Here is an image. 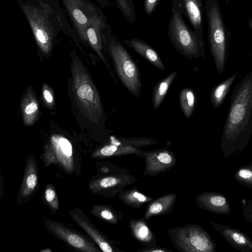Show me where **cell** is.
Returning <instances> with one entry per match:
<instances>
[{
    "mask_svg": "<svg viewBox=\"0 0 252 252\" xmlns=\"http://www.w3.org/2000/svg\"><path fill=\"white\" fill-rule=\"evenodd\" d=\"M252 134V71L235 86L224 124L220 142L223 156L228 158L244 150Z\"/></svg>",
    "mask_w": 252,
    "mask_h": 252,
    "instance_id": "6da1fadb",
    "label": "cell"
},
{
    "mask_svg": "<svg viewBox=\"0 0 252 252\" xmlns=\"http://www.w3.org/2000/svg\"><path fill=\"white\" fill-rule=\"evenodd\" d=\"M204 10L208 26V40L216 70L223 73L228 55L230 32L218 0H205Z\"/></svg>",
    "mask_w": 252,
    "mask_h": 252,
    "instance_id": "7a4b0ae2",
    "label": "cell"
},
{
    "mask_svg": "<svg viewBox=\"0 0 252 252\" xmlns=\"http://www.w3.org/2000/svg\"><path fill=\"white\" fill-rule=\"evenodd\" d=\"M105 43L118 78L131 94L139 97L142 84L137 64L114 35H111Z\"/></svg>",
    "mask_w": 252,
    "mask_h": 252,
    "instance_id": "3957f363",
    "label": "cell"
},
{
    "mask_svg": "<svg viewBox=\"0 0 252 252\" xmlns=\"http://www.w3.org/2000/svg\"><path fill=\"white\" fill-rule=\"evenodd\" d=\"M167 33L174 48L187 59L205 58V44L186 24L183 15L175 11L171 10Z\"/></svg>",
    "mask_w": 252,
    "mask_h": 252,
    "instance_id": "277c9868",
    "label": "cell"
},
{
    "mask_svg": "<svg viewBox=\"0 0 252 252\" xmlns=\"http://www.w3.org/2000/svg\"><path fill=\"white\" fill-rule=\"evenodd\" d=\"M168 233L174 247L181 252H216V244L200 225L186 224L170 228Z\"/></svg>",
    "mask_w": 252,
    "mask_h": 252,
    "instance_id": "5b68a950",
    "label": "cell"
},
{
    "mask_svg": "<svg viewBox=\"0 0 252 252\" xmlns=\"http://www.w3.org/2000/svg\"><path fill=\"white\" fill-rule=\"evenodd\" d=\"M72 75L73 90L79 104L91 116L99 119L103 110L98 92L84 66L76 60Z\"/></svg>",
    "mask_w": 252,
    "mask_h": 252,
    "instance_id": "8992f818",
    "label": "cell"
},
{
    "mask_svg": "<svg viewBox=\"0 0 252 252\" xmlns=\"http://www.w3.org/2000/svg\"><path fill=\"white\" fill-rule=\"evenodd\" d=\"M22 9L38 46L43 52H48L52 46L54 32L47 16L42 9L34 5L23 4Z\"/></svg>",
    "mask_w": 252,
    "mask_h": 252,
    "instance_id": "52a82bcc",
    "label": "cell"
},
{
    "mask_svg": "<svg viewBox=\"0 0 252 252\" xmlns=\"http://www.w3.org/2000/svg\"><path fill=\"white\" fill-rule=\"evenodd\" d=\"M47 231L63 241L72 249L84 252H99L100 250L85 235L55 220L47 219L44 221Z\"/></svg>",
    "mask_w": 252,
    "mask_h": 252,
    "instance_id": "ba28073f",
    "label": "cell"
},
{
    "mask_svg": "<svg viewBox=\"0 0 252 252\" xmlns=\"http://www.w3.org/2000/svg\"><path fill=\"white\" fill-rule=\"evenodd\" d=\"M140 158L145 159L144 176L154 177L171 169L177 163L174 154L164 148L153 151H144Z\"/></svg>",
    "mask_w": 252,
    "mask_h": 252,
    "instance_id": "9c48e42d",
    "label": "cell"
},
{
    "mask_svg": "<svg viewBox=\"0 0 252 252\" xmlns=\"http://www.w3.org/2000/svg\"><path fill=\"white\" fill-rule=\"evenodd\" d=\"M63 3L80 36L86 40V29L100 11L83 0H63Z\"/></svg>",
    "mask_w": 252,
    "mask_h": 252,
    "instance_id": "30bf717a",
    "label": "cell"
},
{
    "mask_svg": "<svg viewBox=\"0 0 252 252\" xmlns=\"http://www.w3.org/2000/svg\"><path fill=\"white\" fill-rule=\"evenodd\" d=\"M203 0H172L171 10L186 16L199 39L205 44L203 37Z\"/></svg>",
    "mask_w": 252,
    "mask_h": 252,
    "instance_id": "8fae6325",
    "label": "cell"
},
{
    "mask_svg": "<svg viewBox=\"0 0 252 252\" xmlns=\"http://www.w3.org/2000/svg\"><path fill=\"white\" fill-rule=\"evenodd\" d=\"M69 215L72 220L89 235L102 251L123 252L115 245L113 241L109 240L95 227L81 209L75 208L69 212Z\"/></svg>",
    "mask_w": 252,
    "mask_h": 252,
    "instance_id": "7c38bea8",
    "label": "cell"
},
{
    "mask_svg": "<svg viewBox=\"0 0 252 252\" xmlns=\"http://www.w3.org/2000/svg\"><path fill=\"white\" fill-rule=\"evenodd\" d=\"M137 180L136 177L130 174L105 175L97 180L95 187L97 191L104 196L112 197Z\"/></svg>",
    "mask_w": 252,
    "mask_h": 252,
    "instance_id": "4fadbf2b",
    "label": "cell"
},
{
    "mask_svg": "<svg viewBox=\"0 0 252 252\" xmlns=\"http://www.w3.org/2000/svg\"><path fill=\"white\" fill-rule=\"evenodd\" d=\"M215 230L220 233L229 245L242 252L252 251V240L239 229L210 221Z\"/></svg>",
    "mask_w": 252,
    "mask_h": 252,
    "instance_id": "5bb4252c",
    "label": "cell"
},
{
    "mask_svg": "<svg viewBox=\"0 0 252 252\" xmlns=\"http://www.w3.org/2000/svg\"><path fill=\"white\" fill-rule=\"evenodd\" d=\"M195 202L199 208L214 214L228 215L231 213L228 199L220 193L201 192L196 197Z\"/></svg>",
    "mask_w": 252,
    "mask_h": 252,
    "instance_id": "9a60e30c",
    "label": "cell"
},
{
    "mask_svg": "<svg viewBox=\"0 0 252 252\" xmlns=\"http://www.w3.org/2000/svg\"><path fill=\"white\" fill-rule=\"evenodd\" d=\"M124 43L156 68L161 71L165 70V66L158 52L144 41L137 38H131L124 40Z\"/></svg>",
    "mask_w": 252,
    "mask_h": 252,
    "instance_id": "2e32d148",
    "label": "cell"
},
{
    "mask_svg": "<svg viewBox=\"0 0 252 252\" xmlns=\"http://www.w3.org/2000/svg\"><path fill=\"white\" fill-rule=\"evenodd\" d=\"M177 198L176 194L170 193L154 199L148 204L143 218L147 220L152 217L170 213L174 208Z\"/></svg>",
    "mask_w": 252,
    "mask_h": 252,
    "instance_id": "e0dca14e",
    "label": "cell"
},
{
    "mask_svg": "<svg viewBox=\"0 0 252 252\" xmlns=\"http://www.w3.org/2000/svg\"><path fill=\"white\" fill-rule=\"evenodd\" d=\"M129 227L132 237L145 247L156 245V237L143 218L131 219Z\"/></svg>",
    "mask_w": 252,
    "mask_h": 252,
    "instance_id": "ac0fdd59",
    "label": "cell"
},
{
    "mask_svg": "<svg viewBox=\"0 0 252 252\" xmlns=\"http://www.w3.org/2000/svg\"><path fill=\"white\" fill-rule=\"evenodd\" d=\"M143 151L139 148L122 144L113 137L111 138L110 144L102 147L97 154L98 156L102 158L127 155H134L140 157Z\"/></svg>",
    "mask_w": 252,
    "mask_h": 252,
    "instance_id": "d6986e66",
    "label": "cell"
},
{
    "mask_svg": "<svg viewBox=\"0 0 252 252\" xmlns=\"http://www.w3.org/2000/svg\"><path fill=\"white\" fill-rule=\"evenodd\" d=\"M37 183V167L34 159L27 158L25 174L20 189V197L29 196L34 190Z\"/></svg>",
    "mask_w": 252,
    "mask_h": 252,
    "instance_id": "ffe728a7",
    "label": "cell"
},
{
    "mask_svg": "<svg viewBox=\"0 0 252 252\" xmlns=\"http://www.w3.org/2000/svg\"><path fill=\"white\" fill-rule=\"evenodd\" d=\"M118 196L126 206L134 209L140 208L154 199V198L142 193L136 188L128 190L124 189L118 194Z\"/></svg>",
    "mask_w": 252,
    "mask_h": 252,
    "instance_id": "44dd1931",
    "label": "cell"
},
{
    "mask_svg": "<svg viewBox=\"0 0 252 252\" xmlns=\"http://www.w3.org/2000/svg\"><path fill=\"white\" fill-rule=\"evenodd\" d=\"M178 74V71L175 70L165 78L160 80L154 87L152 103L154 109L159 108Z\"/></svg>",
    "mask_w": 252,
    "mask_h": 252,
    "instance_id": "7402d4cb",
    "label": "cell"
},
{
    "mask_svg": "<svg viewBox=\"0 0 252 252\" xmlns=\"http://www.w3.org/2000/svg\"><path fill=\"white\" fill-rule=\"evenodd\" d=\"M237 73L223 81L215 86L210 94L211 102L214 108H219L223 102L227 94L237 77Z\"/></svg>",
    "mask_w": 252,
    "mask_h": 252,
    "instance_id": "603a6c76",
    "label": "cell"
},
{
    "mask_svg": "<svg viewBox=\"0 0 252 252\" xmlns=\"http://www.w3.org/2000/svg\"><path fill=\"white\" fill-rule=\"evenodd\" d=\"M92 213L101 220L112 224H116L124 221L123 214L109 205H94Z\"/></svg>",
    "mask_w": 252,
    "mask_h": 252,
    "instance_id": "cb8c5ba5",
    "label": "cell"
},
{
    "mask_svg": "<svg viewBox=\"0 0 252 252\" xmlns=\"http://www.w3.org/2000/svg\"><path fill=\"white\" fill-rule=\"evenodd\" d=\"M181 109L187 119L190 118L195 110L196 95L192 88L186 87L182 89L179 94Z\"/></svg>",
    "mask_w": 252,
    "mask_h": 252,
    "instance_id": "d4e9b609",
    "label": "cell"
},
{
    "mask_svg": "<svg viewBox=\"0 0 252 252\" xmlns=\"http://www.w3.org/2000/svg\"><path fill=\"white\" fill-rule=\"evenodd\" d=\"M233 177L243 186L252 188V164L250 163L239 167L235 171Z\"/></svg>",
    "mask_w": 252,
    "mask_h": 252,
    "instance_id": "484cf974",
    "label": "cell"
},
{
    "mask_svg": "<svg viewBox=\"0 0 252 252\" xmlns=\"http://www.w3.org/2000/svg\"><path fill=\"white\" fill-rule=\"evenodd\" d=\"M116 5L123 16L130 23H134L136 15L132 0H115Z\"/></svg>",
    "mask_w": 252,
    "mask_h": 252,
    "instance_id": "4316f807",
    "label": "cell"
},
{
    "mask_svg": "<svg viewBox=\"0 0 252 252\" xmlns=\"http://www.w3.org/2000/svg\"><path fill=\"white\" fill-rule=\"evenodd\" d=\"M114 138L118 142L122 144L137 148L147 147L156 144L158 143L154 139L149 137Z\"/></svg>",
    "mask_w": 252,
    "mask_h": 252,
    "instance_id": "83f0119b",
    "label": "cell"
},
{
    "mask_svg": "<svg viewBox=\"0 0 252 252\" xmlns=\"http://www.w3.org/2000/svg\"><path fill=\"white\" fill-rule=\"evenodd\" d=\"M45 198L50 206L55 210L59 209L58 199L55 190L52 185L47 186L44 192Z\"/></svg>",
    "mask_w": 252,
    "mask_h": 252,
    "instance_id": "f1b7e54d",
    "label": "cell"
},
{
    "mask_svg": "<svg viewBox=\"0 0 252 252\" xmlns=\"http://www.w3.org/2000/svg\"><path fill=\"white\" fill-rule=\"evenodd\" d=\"M242 213L245 220L252 225V200H243Z\"/></svg>",
    "mask_w": 252,
    "mask_h": 252,
    "instance_id": "f546056e",
    "label": "cell"
},
{
    "mask_svg": "<svg viewBox=\"0 0 252 252\" xmlns=\"http://www.w3.org/2000/svg\"><path fill=\"white\" fill-rule=\"evenodd\" d=\"M59 145L64 154L69 158L72 155V146L70 142L65 138L62 137L59 140Z\"/></svg>",
    "mask_w": 252,
    "mask_h": 252,
    "instance_id": "4dcf8cb0",
    "label": "cell"
},
{
    "mask_svg": "<svg viewBox=\"0 0 252 252\" xmlns=\"http://www.w3.org/2000/svg\"><path fill=\"white\" fill-rule=\"evenodd\" d=\"M160 0H145L144 10L148 15L151 14L154 11Z\"/></svg>",
    "mask_w": 252,
    "mask_h": 252,
    "instance_id": "1f68e13d",
    "label": "cell"
},
{
    "mask_svg": "<svg viewBox=\"0 0 252 252\" xmlns=\"http://www.w3.org/2000/svg\"><path fill=\"white\" fill-rule=\"evenodd\" d=\"M138 252H171V250L155 245L149 247H145L137 251Z\"/></svg>",
    "mask_w": 252,
    "mask_h": 252,
    "instance_id": "d6a6232c",
    "label": "cell"
},
{
    "mask_svg": "<svg viewBox=\"0 0 252 252\" xmlns=\"http://www.w3.org/2000/svg\"><path fill=\"white\" fill-rule=\"evenodd\" d=\"M38 109V105L35 102L29 103L25 108L24 112L27 115L34 113Z\"/></svg>",
    "mask_w": 252,
    "mask_h": 252,
    "instance_id": "836d02e7",
    "label": "cell"
},
{
    "mask_svg": "<svg viewBox=\"0 0 252 252\" xmlns=\"http://www.w3.org/2000/svg\"><path fill=\"white\" fill-rule=\"evenodd\" d=\"M43 94L45 99L46 100V101L48 102H51L53 100V97L52 95L47 90H45L43 91Z\"/></svg>",
    "mask_w": 252,
    "mask_h": 252,
    "instance_id": "e575fe53",
    "label": "cell"
},
{
    "mask_svg": "<svg viewBox=\"0 0 252 252\" xmlns=\"http://www.w3.org/2000/svg\"><path fill=\"white\" fill-rule=\"evenodd\" d=\"M100 3V4L101 5V6H104L107 5L110 0H97Z\"/></svg>",
    "mask_w": 252,
    "mask_h": 252,
    "instance_id": "d590c367",
    "label": "cell"
},
{
    "mask_svg": "<svg viewBox=\"0 0 252 252\" xmlns=\"http://www.w3.org/2000/svg\"><path fill=\"white\" fill-rule=\"evenodd\" d=\"M250 27H251V29H252V19L251 20V21L250 22Z\"/></svg>",
    "mask_w": 252,
    "mask_h": 252,
    "instance_id": "8d00e7d4",
    "label": "cell"
},
{
    "mask_svg": "<svg viewBox=\"0 0 252 252\" xmlns=\"http://www.w3.org/2000/svg\"><path fill=\"white\" fill-rule=\"evenodd\" d=\"M226 4H228L229 0H224Z\"/></svg>",
    "mask_w": 252,
    "mask_h": 252,
    "instance_id": "74e56055",
    "label": "cell"
},
{
    "mask_svg": "<svg viewBox=\"0 0 252 252\" xmlns=\"http://www.w3.org/2000/svg\"><path fill=\"white\" fill-rule=\"evenodd\" d=\"M251 163L252 164V161L251 162Z\"/></svg>",
    "mask_w": 252,
    "mask_h": 252,
    "instance_id": "f35d334b",
    "label": "cell"
},
{
    "mask_svg": "<svg viewBox=\"0 0 252 252\" xmlns=\"http://www.w3.org/2000/svg\"><path fill=\"white\" fill-rule=\"evenodd\" d=\"M39 0V1L40 0V1H41V0Z\"/></svg>",
    "mask_w": 252,
    "mask_h": 252,
    "instance_id": "ab89813d",
    "label": "cell"
}]
</instances>
